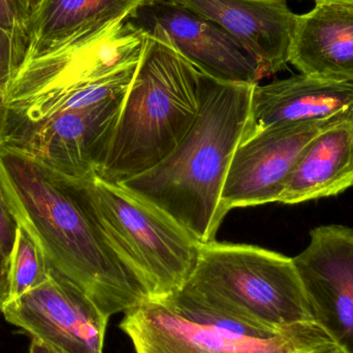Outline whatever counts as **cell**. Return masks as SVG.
Instances as JSON below:
<instances>
[{
  "instance_id": "obj_10",
  "label": "cell",
  "mask_w": 353,
  "mask_h": 353,
  "mask_svg": "<svg viewBox=\"0 0 353 353\" xmlns=\"http://www.w3.org/2000/svg\"><path fill=\"white\" fill-rule=\"evenodd\" d=\"M313 321L337 345L353 353V228L330 224L310 232L294 257Z\"/></svg>"
},
{
  "instance_id": "obj_3",
  "label": "cell",
  "mask_w": 353,
  "mask_h": 353,
  "mask_svg": "<svg viewBox=\"0 0 353 353\" xmlns=\"http://www.w3.org/2000/svg\"><path fill=\"white\" fill-rule=\"evenodd\" d=\"M201 76L172 46L145 34L99 178L119 184L167 159L199 116Z\"/></svg>"
},
{
  "instance_id": "obj_18",
  "label": "cell",
  "mask_w": 353,
  "mask_h": 353,
  "mask_svg": "<svg viewBox=\"0 0 353 353\" xmlns=\"http://www.w3.org/2000/svg\"><path fill=\"white\" fill-rule=\"evenodd\" d=\"M30 10L24 0H0V29L28 48Z\"/></svg>"
},
{
  "instance_id": "obj_16",
  "label": "cell",
  "mask_w": 353,
  "mask_h": 353,
  "mask_svg": "<svg viewBox=\"0 0 353 353\" xmlns=\"http://www.w3.org/2000/svg\"><path fill=\"white\" fill-rule=\"evenodd\" d=\"M144 1L43 0L31 17L24 62L41 57L81 35L123 22Z\"/></svg>"
},
{
  "instance_id": "obj_25",
  "label": "cell",
  "mask_w": 353,
  "mask_h": 353,
  "mask_svg": "<svg viewBox=\"0 0 353 353\" xmlns=\"http://www.w3.org/2000/svg\"><path fill=\"white\" fill-rule=\"evenodd\" d=\"M43 0H24L26 3L27 8L30 10L31 14H34L37 10H39L41 4L43 3Z\"/></svg>"
},
{
  "instance_id": "obj_1",
  "label": "cell",
  "mask_w": 353,
  "mask_h": 353,
  "mask_svg": "<svg viewBox=\"0 0 353 353\" xmlns=\"http://www.w3.org/2000/svg\"><path fill=\"white\" fill-rule=\"evenodd\" d=\"M0 188L19 228L39 247L48 269L74 284L105 316L149 300L105 240L81 179L0 146Z\"/></svg>"
},
{
  "instance_id": "obj_2",
  "label": "cell",
  "mask_w": 353,
  "mask_h": 353,
  "mask_svg": "<svg viewBox=\"0 0 353 353\" xmlns=\"http://www.w3.org/2000/svg\"><path fill=\"white\" fill-rule=\"evenodd\" d=\"M254 85L203 74L201 108L175 150L146 173L119 183L167 214L197 242H215L226 214L221 195L250 116Z\"/></svg>"
},
{
  "instance_id": "obj_21",
  "label": "cell",
  "mask_w": 353,
  "mask_h": 353,
  "mask_svg": "<svg viewBox=\"0 0 353 353\" xmlns=\"http://www.w3.org/2000/svg\"><path fill=\"white\" fill-rule=\"evenodd\" d=\"M10 296V263L0 253V309Z\"/></svg>"
},
{
  "instance_id": "obj_8",
  "label": "cell",
  "mask_w": 353,
  "mask_h": 353,
  "mask_svg": "<svg viewBox=\"0 0 353 353\" xmlns=\"http://www.w3.org/2000/svg\"><path fill=\"white\" fill-rule=\"evenodd\" d=\"M149 37L172 46L205 76L228 84H259L261 64L218 25L169 0H145L126 19Z\"/></svg>"
},
{
  "instance_id": "obj_11",
  "label": "cell",
  "mask_w": 353,
  "mask_h": 353,
  "mask_svg": "<svg viewBox=\"0 0 353 353\" xmlns=\"http://www.w3.org/2000/svg\"><path fill=\"white\" fill-rule=\"evenodd\" d=\"M333 120L276 124L242 138L222 191L224 213L278 203L299 155Z\"/></svg>"
},
{
  "instance_id": "obj_24",
  "label": "cell",
  "mask_w": 353,
  "mask_h": 353,
  "mask_svg": "<svg viewBox=\"0 0 353 353\" xmlns=\"http://www.w3.org/2000/svg\"><path fill=\"white\" fill-rule=\"evenodd\" d=\"M28 353H57L54 350H50L47 346L41 344L37 340H31L30 345H29Z\"/></svg>"
},
{
  "instance_id": "obj_26",
  "label": "cell",
  "mask_w": 353,
  "mask_h": 353,
  "mask_svg": "<svg viewBox=\"0 0 353 353\" xmlns=\"http://www.w3.org/2000/svg\"><path fill=\"white\" fill-rule=\"evenodd\" d=\"M315 2L332 1V2H346V3H353V0H314Z\"/></svg>"
},
{
  "instance_id": "obj_17",
  "label": "cell",
  "mask_w": 353,
  "mask_h": 353,
  "mask_svg": "<svg viewBox=\"0 0 353 353\" xmlns=\"http://www.w3.org/2000/svg\"><path fill=\"white\" fill-rule=\"evenodd\" d=\"M48 277V267L41 250L21 228L10 259V296L19 298L43 283Z\"/></svg>"
},
{
  "instance_id": "obj_9",
  "label": "cell",
  "mask_w": 353,
  "mask_h": 353,
  "mask_svg": "<svg viewBox=\"0 0 353 353\" xmlns=\"http://www.w3.org/2000/svg\"><path fill=\"white\" fill-rule=\"evenodd\" d=\"M4 319L57 353H103L109 317L65 278L48 277L26 294L8 301Z\"/></svg>"
},
{
  "instance_id": "obj_20",
  "label": "cell",
  "mask_w": 353,
  "mask_h": 353,
  "mask_svg": "<svg viewBox=\"0 0 353 353\" xmlns=\"http://www.w3.org/2000/svg\"><path fill=\"white\" fill-rule=\"evenodd\" d=\"M18 228V223L10 213L0 188V253L8 263L14 248Z\"/></svg>"
},
{
  "instance_id": "obj_14",
  "label": "cell",
  "mask_w": 353,
  "mask_h": 353,
  "mask_svg": "<svg viewBox=\"0 0 353 353\" xmlns=\"http://www.w3.org/2000/svg\"><path fill=\"white\" fill-rule=\"evenodd\" d=\"M290 63L306 76L353 83V3L315 2L298 14Z\"/></svg>"
},
{
  "instance_id": "obj_28",
  "label": "cell",
  "mask_w": 353,
  "mask_h": 353,
  "mask_svg": "<svg viewBox=\"0 0 353 353\" xmlns=\"http://www.w3.org/2000/svg\"><path fill=\"white\" fill-rule=\"evenodd\" d=\"M0 312H1V309H0Z\"/></svg>"
},
{
  "instance_id": "obj_22",
  "label": "cell",
  "mask_w": 353,
  "mask_h": 353,
  "mask_svg": "<svg viewBox=\"0 0 353 353\" xmlns=\"http://www.w3.org/2000/svg\"><path fill=\"white\" fill-rule=\"evenodd\" d=\"M8 111L6 108V87L0 84V146L3 143Z\"/></svg>"
},
{
  "instance_id": "obj_12",
  "label": "cell",
  "mask_w": 353,
  "mask_h": 353,
  "mask_svg": "<svg viewBox=\"0 0 353 353\" xmlns=\"http://www.w3.org/2000/svg\"><path fill=\"white\" fill-rule=\"evenodd\" d=\"M212 21L239 41L261 64L265 76L290 63L298 14L286 1L169 0Z\"/></svg>"
},
{
  "instance_id": "obj_19",
  "label": "cell",
  "mask_w": 353,
  "mask_h": 353,
  "mask_svg": "<svg viewBox=\"0 0 353 353\" xmlns=\"http://www.w3.org/2000/svg\"><path fill=\"white\" fill-rule=\"evenodd\" d=\"M27 48L0 29V84L8 87L24 62Z\"/></svg>"
},
{
  "instance_id": "obj_6",
  "label": "cell",
  "mask_w": 353,
  "mask_h": 353,
  "mask_svg": "<svg viewBox=\"0 0 353 353\" xmlns=\"http://www.w3.org/2000/svg\"><path fill=\"white\" fill-rule=\"evenodd\" d=\"M119 329L136 353H307L334 342L315 321L292 325L269 339L230 335L151 300L124 312Z\"/></svg>"
},
{
  "instance_id": "obj_27",
  "label": "cell",
  "mask_w": 353,
  "mask_h": 353,
  "mask_svg": "<svg viewBox=\"0 0 353 353\" xmlns=\"http://www.w3.org/2000/svg\"><path fill=\"white\" fill-rule=\"evenodd\" d=\"M254 1L276 2V1H286V0H254Z\"/></svg>"
},
{
  "instance_id": "obj_15",
  "label": "cell",
  "mask_w": 353,
  "mask_h": 353,
  "mask_svg": "<svg viewBox=\"0 0 353 353\" xmlns=\"http://www.w3.org/2000/svg\"><path fill=\"white\" fill-rule=\"evenodd\" d=\"M353 187V113L325 126L299 155L278 203L296 205Z\"/></svg>"
},
{
  "instance_id": "obj_5",
  "label": "cell",
  "mask_w": 353,
  "mask_h": 353,
  "mask_svg": "<svg viewBox=\"0 0 353 353\" xmlns=\"http://www.w3.org/2000/svg\"><path fill=\"white\" fill-rule=\"evenodd\" d=\"M81 181L105 240L149 300L163 301L179 294L194 271L201 243L122 185L99 176Z\"/></svg>"
},
{
  "instance_id": "obj_23",
  "label": "cell",
  "mask_w": 353,
  "mask_h": 353,
  "mask_svg": "<svg viewBox=\"0 0 353 353\" xmlns=\"http://www.w3.org/2000/svg\"><path fill=\"white\" fill-rule=\"evenodd\" d=\"M307 353H347L343 348L340 347L339 345L332 342V343L325 344V345L319 346V347L314 348Z\"/></svg>"
},
{
  "instance_id": "obj_4",
  "label": "cell",
  "mask_w": 353,
  "mask_h": 353,
  "mask_svg": "<svg viewBox=\"0 0 353 353\" xmlns=\"http://www.w3.org/2000/svg\"><path fill=\"white\" fill-rule=\"evenodd\" d=\"M179 294L275 333L314 321L294 259L251 245H201L194 271Z\"/></svg>"
},
{
  "instance_id": "obj_13",
  "label": "cell",
  "mask_w": 353,
  "mask_h": 353,
  "mask_svg": "<svg viewBox=\"0 0 353 353\" xmlns=\"http://www.w3.org/2000/svg\"><path fill=\"white\" fill-rule=\"evenodd\" d=\"M352 113V82L296 74L253 86L243 138L276 124L327 121Z\"/></svg>"
},
{
  "instance_id": "obj_7",
  "label": "cell",
  "mask_w": 353,
  "mask_h": 353,
  "mask_svg": "<svg viewBox=\"0 0 353 353\" xmlns=\"http://www.w3.org/2000/svg\"><path fill=\"white\" fill-rule=\"evenodd\" d=\"M125 94L4 132L1 146L72 178L99 176L109 154Z\"/></svg>"
}]
</instances>
